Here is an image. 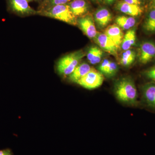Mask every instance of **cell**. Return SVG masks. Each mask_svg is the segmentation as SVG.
<instances>
[{"label": "cell", "mask_w": 155, "mask_h": 155, "mask_svg": "<svg viewBox=\"0 0 155 155\" xmlns=\"http://www.w3.org/2000/svg\"><path fill=\"white\" fill-rule=\"evenodd\" d=\"M9 3L11 9L18 14H30L36 13L28 5L27 0H10Z\"/></svg>", "instance_id": "9"}, {"label": "cell", "mask_w": 155, "mask_h": 155, "mask_svg": "<svg viewBox=\"0 0 155 155\" xmlns=\"http://www.w3.org/2000/svg\"><path fill=\"white\" fill-rule=\"evenodd\" d=\"M143 74L147 78L155 82V65L145 70Z\"/></svg>", "instance_id": "21"}, {"label": "cell", "mask_w": 155, "mask_h": 155, "mask_svg": "<svg viewBox=\"0 0 155 155\" xmlns=\"http://www.w3.org/2000/svg\"><path fill=\"white\" fill-rule=\"evenodd\" d=\"M78 23L84 33L90 38H94L97 32L94 21L91 16H87L80 18Z\"/></svg>", "instance_id": "7"}, {"label": "cell", "mask_w": 155, "mask_h": 155, "mask_svg": "<svg viewBox=\"0 0 155 155\" xmlns=\"http://www.w3.org/2000/svg\"><path fill=\"white\" fill-rule=\"evenodd\" d=\"M136 35L134 29H130L127 31L123 37L121 48L124 51L129 50L131 46L135 44Z\"/></svg>", "instance_id": "15"}, {"label": "cell", "mask_w": 155, "mask_h": 155, "mask_svg": "<svg viewBox=\"0 0 155 155\" xmlns=\"http://www.w3.org/2000/svg\"><path fill=\"white\" fill-rule=\"evenodd\" d=\"M70 1V0H52V2L53 5H66V4Z\"/></svg>", "instance_id": "23"}, {"label": "cell", "mask_w": 155, "mask_h": 155, "mask_svg": "<svg viewBox=\"0 0 155 155\" xmlns=\"http://www.w3.org/2000/svg\"><path fill=\"white\" fill-rule=\"evenodd\" d=\"M118 69V67L117 64L114 62L110 61L107 72L104 75L110 77L114 76L117 72Z\"/></svg>", "instance_id": "20"}, {"label": "cell", "mask_w": 155, "mask_h": 155, "mask_svg": "<svg viewBox=\"0 0 155 155\" xmlns=\"http://www.w3.org/2000/svg\"><path fill=\"white\" fill-rule=\"evenodd\" d=\"M27 1H31V0H27Z\"/></svg>", "instance_id": "29"}, {"label": "cell", "mask_w": 155, "mask_h": 155, "mask_svg": "<svg viewBox=\"0 0 155 155\" xmlns=\"http://www.w3.org/2000/svg\"><path fill=\"white\" fill-rule=\"evenodd\" d=\"M103 55V51L97 46H92L89 49L87 53V58L92 64L100 63Z\"/></svg>", "instance_id": "16"}, {"label": "cell", "mask_w": 155, "mask_h": 155, "mask_svg": "<svg viewBox=\"0 0 155 155\" xmlns=\"http://www.w3.org/2000/svg\"><path fill=\"white\" fill-rule=\"evenodd\" d=\"M142 89L143 97L147 104L155 109V82L146 84Z\"/></svg>", "instance_id": "10"}, {"label": "cell", "mask_w": 155, "mask_h": 155, "mask_svg": "<svg viewBox=\"0 0 155 155\" xmlns=\"http://www.w3.org/2000/svg\"><path fill=\"white\" fill-rule=\"evenodd\" d=\"M105 34L119 48L122 44L124 34L121 28L116 24L110 25L106 28Z\"/></svg>", "instance_id": "8"}, {"label": "cell", "mask_w": 155, "mask_h": 155, "mask_svg": "<svg viewBox=\"0 0 155 155\" xmlns=\"http://www.w3.org/2000/svg\"><path fill=\"white\" fill-rule=\"evenodd\" d=\"M116 25L124 29L128 30L135 25L136 19L133 17L119 16L115 20Z\"/></svg>", "instance_id": "18"}, {"label": "cell", "mask_w": 155, "mask_h": 155, "mask_svg": "<svg viewBox=\"0 0 155 155\" xmlns=\"http://www.w3.org/2000/svg\"><path fill=\"white\" fill-rule=\"evenodd\" d=\"M124 2L130 5H140L141 4L140 0H124Z\"/></svg>", "instance_id": "25"}, {"label": "cell", "mask_w": 155, "mask_h": 155, "mask_svg": "<svg viewBox=\"0 0 155 155\" xmlns=\"http://www.w3.org/2000/svg\"><path fill=\"white\" fill-rule=\"evenodd\" d=\"M69 6L71 12L76 17L82 16L88 11V5L84 0H75Z\"/></svg>", "instance_id": "14"}, {"label": "cell", "mask_w": 155, "mask_h": 155, "mask_svg": "<svg viewBox=\"0 0 155 155\" xmlns=\"http://www.w3.org/2000/svg\"><path fill=\"white\" fill-rule=\"evenodd\" d=\"M105 1L106 2L108 3V4H110L114 2L116 0H105Z\"/></svg>", "instance_id": "26"}, {"label": "cell", "mask_w": 155, "mask_h": 155, "mask_svg": "<svg viewBox=\"0 0 155 155\" xmlns=\"http://www.w3.org/2000/svg\"><path fill=\"white\" fill-rule=\"evenodd\" d=\"M104 81L103 75L100 71L92 68L88 73L78 81V84L88 90H93L101 86Z\"/></svg>", "instance_id": "4"}, {"label": "cell", "mask_w": 155, "mask_h": 155, "mask_svg": "<svg viewBox=\"0 0 155 155\" xmlns=\"http://www.w3.org/2000/svg\"><path fill=\"white\" fill-rule=\"evenodd\" d=\"M94 19L99 27L104 28L112 20V15L107 9H100L96 12Z\"/></svg>", "instance_id": "13"}, {"label": "cell", "mask_w": 155, "mask_h": 155, "mask_svg": "<svg viewBox=\"0 0 155 155\" xmlns=\"http://www.w3.org/2000/svg\"><path fill=\"white\" fill-rule=\"evenodd\" d=\"M94 39L103 50L113 55H117L119 48L104 33L97 32Z\"/></svg>", "instance_id": "6"}, {"label": "cell", "mask_w": 155, "mask_h": 155, "mask_svg": "<svg viewBox=\"0 0 155 155\" xmlns=\"http://www.w3.org/2000/svg\"><path fill=\"white\" fill-rule=\"evenodd\" d=\"M0 155H13V153L10 149L7 148L0 150Z\"/></svg>", "instance_id": "24"}, {"label": "cell", "mask_w": 155, "mask_h": 155, "mask_svg": "<svg viewBox=\"0 0 155 155\" xmlns=\"http://www.w3.org/2000/svg\"><path fill=\"white\" fill-rule=\"evenodd\" d=\"M82 51H78L64 56L58 61L57 70L60 75H70L85 56Z\"/></svg>", "instance_id": "2"}, {"label": "cell", "mask_w": 155, "mask_h": 155, "mask_svg": "<svg viewBox=\"0 0 155 155\" xmlns=\"http://www.w3.org/2000/svg\"><path fill=\"white\" fill-rule=\"evenodd\" d=\"M91 69L90 65L86 63L79 64L69 75V79L72 82L77 83L78 81L84 77Z\"/></svg>", "instance_id": "12"}, {"label": "cell", "mask_w": 155, "mask_h": 155, "mask_svg": "<svg viewBox=\"0 0 155 155\" xmlns=\"http://www.w3.org/2000/svg\"><path fill=\"white\" fill-rule=\"evenodd\" d=\"M114 93L117 99L122 103L130 105H134L137 103V90L130 78H123L116 81Z\"/></svg>", "instance_id": "1"}, {"label": "cell", "mask_w": 155, "mask_h": 155, "mask_svg": "<svg viewBox=\"0 0 155 155\" xmlns=\"http://www.w3.org/2000/svg\"><path fill=\"white\" fill-rule=\"evenodd\" d=\"M110 62V61L109 60H105L101 64H100L99 67H98L99 70L103 75V74L105 75V74Z\"/></svg>", "instance_id": "22"}, {"label": "cell", "mask_w": 155, "mask_h": 155, "mask_svg": "<svg viewBox=\"0 0 155 155\" xmlns=\"http://www.w3.org/2000/svg\"><path fill=\"white\" fill-rule=\"evenodd\" d=\"M150 2L153 8H155V0H150Z\"/></svg>", "instance_id": "27"}, {"label": "cell", "mask_w": 155, "mask_h": 155, "mask_svg": "<svg viewBox=\"0 0 155 155\" xmlns=\"http://www.w3.org/2000/svg\"><path fill=\"white\" fill-rule=\"evenodd\" d=\"M143 28L148 33H155V8L153 7L148 14Z\"/></svg>", "instance_id": "17"}, {"label": "cell", "mask_w": 155, "mask_h": 155, "mask_svg": "<svg viewBox=\"0 0 155 155\" xmlns=\"http://www.w3.org/2000/svg\"><path fill=\"white\" fill-rule=\"evenodd\" d=\"M155 58V44L152 41L143 42L139 50L138 59L142 64L149 63Z\"/></svg>", "instance_id": "5"}, {"label": "cell", "mask_w": 155, "mask_h": 155, "mask_svg": "<svg viewBox=\"0 0 155 155\" xmlns=\"http://www.w3.org/2000/svg\"><path fill=\"white\" fill-rule=\"evenodd\" d=\"M136 56V55L134 51L129 49L125 51L122 54L119 61L120 64L125 67L130 66L135 61Z\"/></svg>", "instance_id": "19"}, {"label": "cell", "mask_w": 155, "mask_h": 155, "mask_svg": "<svg viewBox=\"0 0 155 155\" xmlns=\"http://www.w3.org/2000/svg\"><path fill=\"white\" fill-rule=\"evenodd\" d=\"M117 10L131 17L139 16L142 13V9L140 5H130L124 1L119 2L116 5Z\"/></svg>", "instance_id": "11"}, {"label": "cell", "mask_w": 155, "mask_h": 155, "mask_svg": "<svg viewBox=\"0 0 155 155\" xmlns=\"http://www.w3.org/2000/svg\"><path fill=\"white\" fill-rule=\"evenodd\" d=\"M94 1H99V2H101V1H102L103 0H94Z\"/></svg>", "instance_id": "28"}, {"label": "cell", "mask_w": 155, "mask_h": 155, "mask_svg": "<svg viewBox=\"0 0 155 155\" xmlns=\"http://www.w3.org/2000/svg\"><path fill=\"white\" fill-rule=\"evenodd\" d=\"M45 16L54 18L72 25L77 24L76 17L71 12L69 5H55L43 13Z\"/></svg>", "instance_id": "3"}]
</instances>
